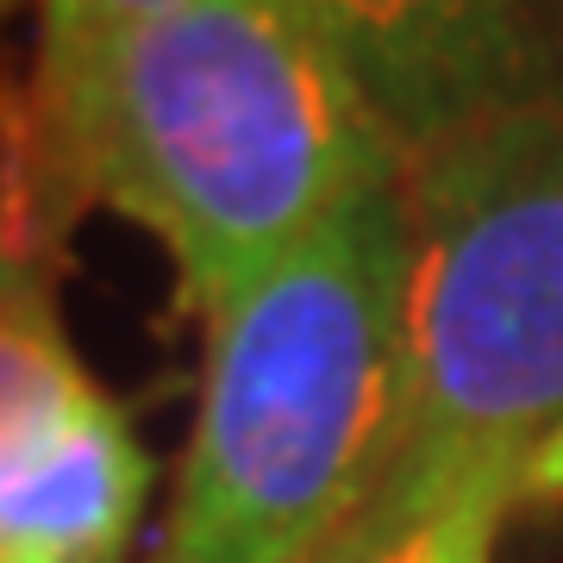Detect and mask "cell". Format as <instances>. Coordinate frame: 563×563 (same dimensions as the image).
I'll use <instances>...</instances> for the list:
<instances>
[{"mask_svg": "<svg viewBox=\"0 0 563 563\" xmlns=\"http://www.w3.org/2000/svg\"><path fill=\"white\" fill-rule=\"evenodd\" d=\"M95 395L101 383L69 344L51 269L0 263V463L51 439Z\"/></svg>", "mask_w": 563, "mask_h": 563, "instance_id": "6", "label": "cell"}, {"mask_svg": "<svg viewBox=\"0 0 563 563\" xmlns=\"http://www.w3.org/2000/svg\"><path fill=\"white\" fill-rule=\"evenodd\" d=\"M444 520H383V514H357V526L344 532L320 563H439L444 558Z\"/></svg>", "mask_w": 563, "mask_h": 563, "instance_id": "8", "label": "cell"}, {"mask_svg": "<svg viewBox=\"0 0 563 563\" xmlns=\"http://www.w3.org/2000/svg\"><path fill=\"white\" fill-rule=\"evenodd\" d=\"M395 188L351 201L201 320V401L144 563H320L376 501L407 413Z\"/></svg>", "mask_w": 563, "mask_h": 563, "instance_id": "2", "label": "cell"}, {"mask_svg": "<svg viewBox=\"0 0 563 563\" xmlns=\"http://www.w3.org/2000/svg\"><path fill=\"white\" fill-rule=\"evenodd\" d=\"M44 25H38V51H76V44L101 38V32H120V25H139L151 13H169L181 0H38Z\"/></svg>", "mask_w": 563, "mask_h": 563, "instance_id": "9", "label": "cell"}, {"mask_svg": "<svg viewBox=\"0 0 563 563\" xmlns=\"http://www.w3.org/2000/svg\"><path fill=\"white\" fill-rule=\"evenodd\" d=\"M25 81L81 207L151 232L201 320L401 181V144L307 0H181L32 51Z\"/></svg>", "mask_w": 563, "mask_h": 563, "instance_id": "1", "label": "cell"}, {"mask_svg": "<svg viewBox=\"0 0 563 563\" xmlns=\"http://www.w3.org/2000/svg\"><path fill=\"white\" fill-rule=\"evenodd\" d=\"M407 413L376 501L439 520L563 501V101L401 157Z\"/></svg>", "mask_w": 563, "mask_h": 563, "instance_id": "3", "label": "cell"}, {"mask_svg": "<svg viewBox=\"0 0 563 563\" xmlns=\"http://www.w3.org/2000/svg\"><path fill=\"white\" fill-rule=\"evenodd\" d=\"M514 520L501 501L488 495H463L444 520V558L439 563H495V544H501V526Z\"/></svg>", "mask_w": 563, "mask_h": 563, "instance_id": "10", "label": "cell"}, {"mask_svg": "<svg viewBox=\"0 0 563 563\" xmlns=\"http://www.w3.org/2000/svg\"><path fill=\"white\" fill-rule=\"evenodd\" d=\"M81 213L69 169L51 151L25 69H0V263L51 269Z\"/></svg>", "mask_w": 563, "mask_h": 563, "instance_id": "7", "label": "cell"}, {"mask_svg": "<svg viewBox=\"0 0 563 563\" xmlns=\"http://www.w3.org/2000/svg\"><path fill=\"white\" fill-rule=\"evenodd\" d=\"M25 0H0V20H13V13H20Z\"/></svg>", "mask_w": 563, "mask_h": 563, "instance_id": "11", "label": "cell"}, {"mask_svg": "<svg viewBox=\"0 0 563 563\" xmlns=\"http://www.w3.org/2000/svg\"><path fill=\"white\" fill-rule=\"evenodd\" d=\"M401 157L563 101V0H307Z\"/></svg>", "mask_w": 563, "mask_h": 563, "instance_id": "4", "label": "cell"}, {"mask_svg": "<svg viewBox=\"0 0 563 563\" xmlns=\"http://www.w3.org/2000/svg\"><path fill=\"white\" fill-rule=\"evenodd\" d=\"M157 457L113 395L0 463V563H125L151 514Z\"/></svg>", "mask_w": 563, "mask_h": 563, "instance_id": "5", "label": "cell"}]
</instances>
